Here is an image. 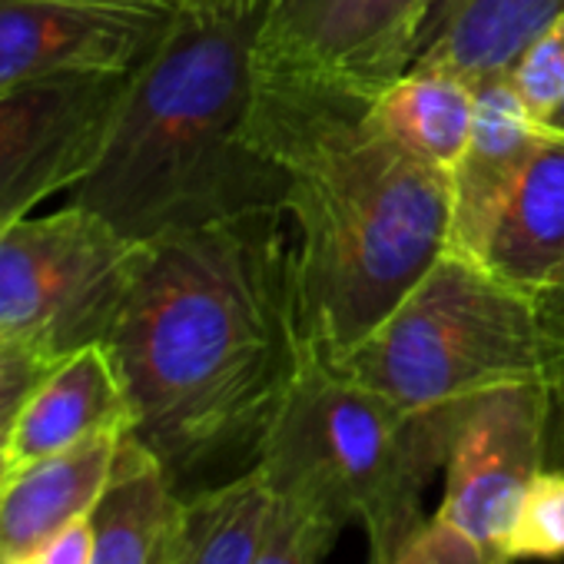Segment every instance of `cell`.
I'll use <instances>...</instances> for the list:
<instances>
[{"mask_svg":"<svg viewBox=\"0 0 564 564\" xmlns=\"http://www.w3.org/2000/svg\"><path fill=\"white\" fill-rule=\"evenodd\" d=\"M286 213H256L150 242L107 349L133 435L170 478L256 458L310 346Z\"/></svg>","mask_w":564,"mask_h":564,"instance_id":"6da1fadb","label":"cell"},{"mask_svg":"<svg viewBox=\"0 0 564 564\" xmlns=\"http://www.w3.org/2000/svg\"><path fill=\"white\" fill-rule=\"evenodd\" d=\"M8 475H11V458H8V448L0 445V485L8 481Z\"/></svg>","mask_w":564,"mask_h":564,"instance_id":"83f0119b","label":"cell"},{"mask_svg":"<svg viewBox=\"0 0 564 564\" xmlns=\"http://www.w3.org/2000/svg\"><path fill=\"white\" fill-rule=\"evenodd\" d=\"M147 246L77 203L0 229V343L54 362L107 343Z\"/></svg>","mask_w":564,"mask_h":564,"instance_id":"8992f818","label":"cell"},{"mask_svg":"<svg viewBox=\"0 0 564 564\" xmlns=\"http://www.w3.org/2000/svg\"><path fill=\"white\" fill-rule=\"evenodd\" d=\"M272 491L252 465L229 481L186 495V544L180 564H252Z\"/></svg>","mask_w":564,"mask_h":564,"instance_id":"ac0fdd59","label":"cell"},{"mask_svg":"<svg viewBox=\"0 0 564 564\" xmlns=\"http://www.w3.org/2000/svg\"><path fill=\"white\" fill-rule=\"evenodd\" d=\"M133 412L107 343L54 362L8 435L11 471L61 455L104 432H130Z\"/></svg>","mask_w":564,"mask_h":564,"instance_id":"7c38bea8","label":"cell"},{"mask_svg":"<svg viewBox=\"0 0 564 564\" xmlns=\"http://www.w3.org/2000/svg\"><path fill=\"white\" fill-rule=\"evenodd\" d=\"M452 429L455 415L409 412L306 346L252 465L275 498L310 505L339 528L362 524L369 564H392L425 524L422 495L445 468Z\"/></svg>","mask_w":564,"mask_h":564,"instance_id":"277c9868","label":"cell"},{"mask_svg":"<svg viewBox=\"0 0 564 564\" xmlns=\"http://www.w3.org/2000/svg\"><path fill=\"white\" fill-rule=\"evenodd\" d=\"M127 432L94 435L61 455L14 468L0 485V564H14L80 518H90L113 475Z\"/></svg>","mask_w":564,"mask_h":564,"instance_id":"5bb4252c","label":"cell"},{"mask_svg":"<svg viewBox=\"0 0 564 564\" xmlns=\"http://www.w3.org/2000/svg\"><path fill=\"white\" fill-rule=\"evenodd\" d=\"M252 137L286 173L303 333L323 356L366 339L448 242V173L405 150L372 97L256 67Z\"/></svg>","mask_w":564,"mask_h":564,"instance_id":"7a4b0ae2","label":"cell"},{"mask_svg":"<svg viewBox=\"0 0 564 564\" xmlns=\"http://www.w3.org/2000/svg\"><path fill=\"white\" fill-rule=\"evenodd\" d=\"M511 84L531 117L544 123L564 97V14L554 18L511 67Z\"/></svg>","mask_w":564,"mask_h":564,"instance_id":"44dd1931","label":"cell"},{"mask_svg":"<svg viewBox=\"0 0 564 564\" xmlns=\"http://www.w3.org/2000/svg\"><path fill=\"white\" fill-rule=\"evenodd\" d=\"M256 24L183 4L130 74L77 206L137 242H163L256 213H286V173L252 137Z\"/></svg>","mask_w":564,"mask_h":564,"instance_id":"3957f363","label":"cell"},{"mask_svg":"<svg viewBox=\"0 0 564 564\" xmlns=\"http://www.w3.org/2000/svg\"><path fill=\"white\" fill-rule=\"evenodd\" d=\"M94 561V518H80L14 564H90Z\"/></svg>","mask_w":564,"mask_h":564,"instance_id":"cb8c5ba5","label":"cell"},{"mask_svg":"<svg viewBox=\"0 0 564 564\" xmlns=\"http://www.w3.org/2000/svg\"><path fill=\"white\" fill-rule=\"evenodd\" d=\"M90 518V564H180L183 557L186 495L133 432L123 435L113 475Z\"/></svg>","mask_w":564,"mask_h":564,"instance_id":"4fadbf2b","label":"cell"},{"mask_svg":"<svg viewBox=\"0 0 564 564\" xmlns=\"http://www.w3.org/2000/svg\"><path fill=\"white\" fill-rule=\"evenodd\" d=\"M511 286L544 296L564 275V137L544 133L488 239L485 259Z\"/></svg>","mask_w":564,"mask_h":564,"instance_id":"9a60e30c","label":"cell"},{"mask_svg":"<svg viewBox=\"0 0 564 564\" xmlns=\"http://www.w3.org/2000/svg\"><path fill=\"white\" fill-rule=\"evenodd\" d=\"M336 534L339 524L323 511L272 495L252 564H319Z\"/></svg>","mask_w":564,"mask_h":564,"instance_id":"ffe728a7","label":"cell"},{"mask_svg":"<svg viewBox=\"0 0 564 564\" xmlns=\"http://www.w3.org/2000/svg\"><path fill=\"white\" fill-rule=\"evenodd\" d=\"M541 300V306L547 310V316L554 319V326L564 333V275H561V282L551 290V293H544V296H538Z\"/></svg>","mask_w":564,"mask_h":564,"instance_id":"484cf974","label":"cell"},{"mask_svg":"<svg viewBox=\"0 0 564 564\" xmlns=\"http://www.w3.org/2000/svg\"><path fill=\"white\" fill-rule=\"evenodd\" d=\"M544 127L518 97L511 74L475 84V127L465 153L448 173V242L445 252L481 262L501 209L508 206Z\"/></svg>","mask_w":564,"mask_h":564,"instance_id":"8fae6325","label":"cell"},{"mask_svg":"<svg viewBox=\"0 0 564 564\" xmlns=\"http://www.w3.org/2000/svg\"><path fill=\"white\" fill-rule=\"evenodd\" d=\"M127 84L130 74H84L0 94V229L87 180Z\"/></svg>","mask_w":564,"mask_h":564,"instance_id":"ba28073f","label":"cell"},{"mask_svg":"<svg viewBox=\"0 0 564 564\" xmlns=\"http://www.w3.org/2000/svg\"><path fill=\"white\" fill-rule=\"evenodd\" d=\"M505 554L511 564L564 557V468L534 471L508 528Z\"/></svg>","mask_w":564,"mask_h":564,"instance_id":"d6986e66","label":"cell"},{"mask_svg":"<svg viewBox=\"0 0 564 564\" xmlns=\"http://www.w3.org/2000/svg\"><path fill=\"white\" fill-rule=\"evenodd\" d=\"M183 0H0V94L84 74H133Z\"/></svg>","mask_w":564,"mask_h":564,"instance_id":"30bf717a","label":"cell"},{"mask_svg":"<svg viewBox=\"0 0 564 564\" xmlns=\"http://www.w3.org/2000/svg\"><path fill=\"white\" fill-rule=\"evenodd\" d=\"M541 127H544L547 133H554V137H564V97H561V104L551 110V117H547Z\"/></svg>","mask_w":564,"mask_h":564,"instance_id":"4316f807","label":"cell"},{"mask_svg":"<svg viewBox=\"0 0 564 564\" xmlns=\"http://www.w3.org/2000/svg\"><path fill=\"white\" fill-rule=\"evenodd\" d=\"M54 366L37 349L18 346V343H0V445H8V435L14 429V419L34 386L44 379V372Z\"/></svg>","mask_w":564,"mask_h":564,"instance_id":"603a6c76","label":"cell"},{"mask_svg":"<svg viewBox=\"0 0 564 564\" xmlns=\"http://www.w3.org/2000/svg\"><path fill=\"white\" fill-rule=\"evenodd\" d=\"M554 405L547 382L501 386L458 405L445 455V495L435 514L508 557L505 538L528 481L541 468Z\"/></svg>","mask_w":564,"mask_h":564,"instance_id":"9c48e42d","label":"cell"},{"mask_svg":"<svg viewBox=\"0 0 564 564\" xmlns=\"http://www.w3.org/2000/svg\"><path fill=\"white\" fill-rule=\"evenodd\" d=\"M564 14V0H435L412 67L471 84L511 74L531 41Z\"/></svg>","mask_w":564,"mask_h":564,"instance_id":"2e32d148","label":"cell"},{"mask_svg":"<svg viewBox=\"0 0 564 564\" xmlns=\"http://www.w3.org/2000/svg\"><path fill=\"white\" fill-rule=\"evenodd\" d=\"M376 120L415 156L452 173L475 127V84L429 67H409L372 97Z\"/></svg>","mask_w":564,"mask_h":564,"instance_id":"e0dca14e","label":"cell"},{"mask_svg":"<svg viewBox=\"0 0 564 564\" xmlns=\"http://www.w3.org/2000/svg\"><path fill=\"white\" fill-rule=\"evenodd\" d=\"M326 359L409 412L455 415L501 386H557L564 333L538 296L485 262L442 252L366 339Z\"/></svg>","mask_w":564,"mask_h":564,"instance_id":"5b68a950","label":"cell"},{"mask_svg":"<svg viewBox=\"0 0 564 564\" xmlns=\"http://www.w3.org/2000/svg\"><path fill=\"white\" fill-rule=\"evenodd\" d=\"M392 564H511V561L488 551L458 524L435 514L425 518V524L402 544Z\"/></svg>","mask_w":564,"mask_h":564,"instance_id":"7402d4cb","label":"cell"},{"mask_svg":"<svg viewBox=\"0 0 564 564\" xmlns=\"http://www.w3.org/2000/svg\"><path fill=\"white\" fill-rule=\"evenodd\" d=\"M183 4L206 14H249L259 8V0H183Z\"/></svg>","mask_w":564,"mask_h":564,"instance_id":"d4e9b609","label":"cell"},{"mask_svg":"<svg viewBox=\"0 0 564 564\" xmlns=\"http://www.w3.org/2000/svg\"><path fill=\"white\" fill-rule=\"evenodd\" d=\"M435 0H259L252 61L366 97L402 77Z\"/></svg>","mask_w":564,"mask_h":564,"instance_id":"52a82bcc","label":"cell"},{"mask_svg":"<svg viewBox=\"0 0 564 564\" xmlns=\"http://www.w3.org/2000/svg\"><path fill=\"white\" fill-rule=\"evenodd\" d=\"M554 402H557V409H561V415H564V376H561V382L554 386Z\"/></svg>","mask_w":564,"mask_h":564,"instance_id":"f1b7e54d","label":"cell"}]
</instances>
